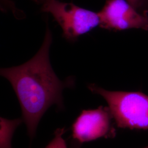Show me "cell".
Returning <instances> with one entry per match:
<instances>
[{
    "instance_id": "7a4b0ae2",
    "label": "cell",
    "mask_w": 148,
    "mask_h": 148,
    "mask_svg": "<svg viewBox=\"0 0 148 148\" xmlns=\"http://www.w3.org/2000/svg\"><path fill=\"white\" fill-rule=\"evenodd\" d=\"M87 87L105 99L117 127L148 130V95L140 92L109 90L95 84Z\"/></svg>"
},
{
    "instance_id": "52a82bcc",
    "label": "cell",
    "mask_w": 148,
    "mask_h": 148,
    "mask_svg": "<svg viewBox=\"0 0 148 148\" xmlns=\"http://www.w3.org/2000/svg\"><path fill=\"white\" fill-rule=\"evenodd\" d=\"M65 128H58L54 132V136L45 148H68L63 138Z\"/></svg>"
},
{
    "instance_id": "8fae6325",
    "label": "cell",
    "mask_w": 148,
    "mask_h": 148,
    "mask_svg": "<svg viewBox=\"0 0 148 148\" xmlns=\"http://www.w3.org/2000/svg\"><path fill=\"white\" fill-rule=\"evenodd\" d=\"M32 1H33L34 2L38 4V5H42L43 3H44L45 2H46V1H49V0H32Z\"/></svg>"
},
{
    "instance_id": "30bf717a",
    "label": "cell",
    "mask_w": 148,
    "mask_h": 148,
    "mask_svg": "<svg viewBox=\"0 0 148 148\" xmlns=\"http://www.w3.org/2000/svg\"><path fill=\"white\" fill-rule=\"evenodd\" d=\"M81 145V144H80L79 142H77V141L73 139V140L72 141L71 144L70 145V148H80ZM143 148H148V145Z\"/></svg>"
},
{
    "instance_id": "7c38bea8",
    "label": "cell",
    "mask_w": 148,
    "mask_h": 148,
    "mask_svg": "<svg viewBox=\"0 0 148 148\" xmlns=\"http://www.w3.org/2000/svg\"><path fill=\"white\" fill-rule=\"evenodd\" d=\"M147 1V0H146V1ZM146 1H145V2H146Z\"/></svg>"
},
{
    "instance_id": "6da1fadb",
    "label": "cell",
    "mask_w": 148,
    "mask_h": 148,
    "mask_svg": "<svg viewBox=\"0 0 148 148\" xmlns=\"http://www.w3.org/2000/svg\"><path fill=\"white\" fill-rule=\"evenodd\" d=\"M52 34L47 25L42 44L37 53L21 65L1 69V75L8 79L19 102L22 119L32 140L40 120L52 106L64 108L63 90L74 86L73 78L62 81L56 75L49 60Z\"/></svg>"
},
{
    "instance_id": "5b68a950",
    "label": "cell",
    "mask_w": 148,
    "mask_h": 148,
    "mask_svg": "<svg viewBox=\"0 0 148 148\" xmlns=\"http://www.w3.org/2000/svg\"><path fill=\"white\" fill-rule=\"evenodd\" d=\"M98 13L100 27L104 29L122 31L132 29L148 30L147 12L139 13L127 0H106Z\"/></svg>"
},
{
    "instance_id": "9c48e42d",
    "label": "cell",
    "mask_w": 148,
    "mask_h": 148,
    "mask_svg": "<svg viewBox=\"0 0 148 148\" xmlns=\"http://www.w3.org/2000/svg\"><path fill=\"white\" fill-rule=\"evenodd\" d=\"M127 1L137 10H138L139 7H142L143 5V3L146 1V0H127Z\"/></svg>"
},
{
    "instance_id": "8992f818",
    "label": "cell",
    "mask_w": 148,
    "mask_h": 148,
    "mask_svg": "<svg viewBox=\"0 0 148 148\" xmlns=\"http://www.w3.org/2000/svg\"><path fill=\"white\" fill-rule=\"evenodd\" d=\"M23 122L22 118H0V148H12V138L16 129Z\"/></svg>"
},
{
    "instance_id": "3957f363",
    "label": "cell",
    "mask_w": 148,
    "mask_h": 148,
    "mask_svg": "<svg viewBox=\"0 0 148 148\" xmlns=\"http://www.w3.org/2000/svg\"><path fill=\"white\" fill-rule=\"evenodd\" d=\"M41 11L52 16L61 27L64 37L70 41H76L101 23L98 13L73 3L49 0L42 5Z\"/></svg>"
},
{
    "instance_id": "ba28073f",
    "label": "cell",
    "mask_w": 148,
    "mask_h": 148,
    "mask_svg": "<svg viewBox=\"0 0 148 148\" xmlns=\"http://www.w3.org/2000/svg\"><path fill=\"white\" fill-rule=\"evenodd\" d=\"M1 10L2 11H10L18 19H23L25 16V13L18 9L13 0H1Z\"/></svg>"
},
{
    "instance_id": "277c9868",
    "label": "cell",
    "mask_w": 148,
    "mask_h": 148,
    "mask_svg": "<svg viewBox=\"0 0 148 148\" xmlns=\"http://www.w3.org/2000/svg\"><path fill=\"white\" fill-rule=\"evenodd\" d=\"M112 120L108 106L84 110L72 125L73 139L82 144L102 138L112 139L116 135Z\"/></svg>"
}]
</instances>
